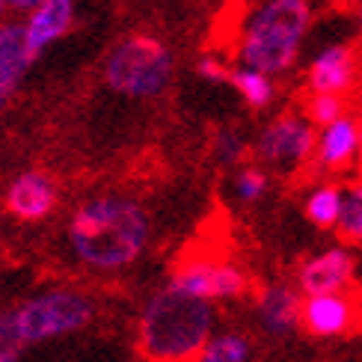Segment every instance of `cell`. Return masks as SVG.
<instances>
[{
	"mask_svg": "<svg viewBox=\"0 0 362 362\" xmlns=\"http://www.w3.org/2000/svg\"><path fill=\"white\" fill-rule=\"evenodd\" d=\"M71 21H74V0H39L36 6H30L27 21L21 27L33 57L48 48V45H54L59 36H66Z\"/></svg>",
	"mask_w": 362,
	"mask_h": 362,
	"instance_id": "cell-9",
	"label": "cell"
},
{
	"mask_svg": "<svg viewBox=\"0 0 362 362\" xmlns=\"http://www.w3.org/2000/svg\"><path fill=\"white\" fill-rule=\"evenodd\" d=\"M315 122L303 116H279L264 131L259 143H255V155H259L267 167L276 170H297L315 155L318 146V134L312 128Z\"/></svg>",
	"mask_w": 362,
	"mask_h": 362,
	"instance_id": "cell-6",
	"label": "cell"
},
{
	"mask_svg": "<svg viewBox=\"0 0 362 362\" xmlns=\"http://www.w3.org/2000/svg\"><path fill=\"white\" fill-rule=\"evenodd\" d=\"M250 339L240 333H217L205 341L196 362H250Z\"/></svg>",
	"mask_w": 362,
	"mask_h": 362,
	"instance_id": "cell-18",
	"label": "cell"
},
{
	"mask_svg": "<svg viewBox=\"0 0 362 362\" xmlns=\"http://www.w3.org/2000/svg\"><path fill=\"white\" fill-rule=\"evenodd\" d=\"M57 190L54 181L45 173H24L9 185L6 190V208L12 217H18L24 223L45 220L54 211Z\"/></svg>",
	"mask_w": 362,
	"mask_h": 362,
	"instance_id": "cell-11",
	"label": "cell"
},
{
	"mask_svg": "<svg viewBox=\"0 0 362 362\" xmlns=\"http://www.w3.org/2000/svg\"><path fill=\"white\" fill-rule=\"evenodd\" d=\"M300 309H303V303H300L294 288H288V285L264 288L259 297V318L270 336H288L300 324Z\"/></svg>",
	"mask_w": 362,
	"mask_h": 362,
	"instance_id": "cell-15",
	"label": "cell"
},
{
	"mask_svg": "<svg viewBox=\"0 0 362 362\" xmlns=\"http://www.w3.org/2000/svg\"><path fill=\"white\" fill-rule=\"evenodd\" d=\"M211 329H214L211 300L170 282L143 309L140 351L148 362H187L199 356L211 339Z\"/></svg>",
	"mask_w": 362,
	"mask_h": 362,
	"instance_id": "cell-2",
	"label": "cell"
},
{
	"mask_svg": "<svg viewBox=\"0 0 362 362\" xmlns=\"http://www.w3.org/2000/svg\"><path fill=\"white\" fill-rule=\"evenodd\" d=\"M359 158V122L354 116L344 113L336 122H329L318 134V146H315V160L318 167L329 173H341L354 167Z\"/></svg>",
	"mask_w": 362,
	"mask_h": 362,
	"instance_id": "cell-12",
	"label": "cell"
},
{
	"mask_svg": "<svg viewBox=\"0 0 362 362\" xmlns=\"http://www.w3.org/2000/svg\"><path fill=\"white\" fill-rule=\"evenodd\" d=\"M9 12V6H6V0H0V18H4V15Z\"/></svg>",
	"mask_w": 362,
	"mask_h": 362,
	"instance_id": "cell-26",
	"label": "cell"
},
{
	"mask_svg": "<svg viewBox=\"0 0 362 362\" xmlns=\"http://www.w3.org/2000/svg\"><path fill=\"white\" fill-rule=\"evenodd\" d=\"M264 190H267V175H264L262 170L247 167V170H240V173H238V178H235V193H238L244 202L262 199Z\"/></svg>",
	"mask_w": 362,
	"mask_h": 362,
	"instance_id": "cell-22",
	"label": "cell"
},
{
	"mask_svg": "<svg viewBox=\"0 0 362 362\" xmlns=\"http://www.w3.org/2000/svg\"><path fill=\"white\" fill-rule=\"evenodd\" d=\"M333 4H348V0H333Z\"/></svg>",
	"mask_w": 362,
	"mask_h": 362,
	"instance_id": "cell-28",
	"label": "cell"
},
{
	"mask_svg": "<svg viewBox=\"0 0 362 362\" xmlns=\"http://www.w3.org/2000/svg\"><path fill=\"white\" fill-rule=\"evenodd\" d=\"M173 285L205 300H229L247 291V276L226 262H190L173 276Z\"/></svg>",
	"mask_w": 362,
	"mask_h": 362,
	"instance_id": "cell-8",
	"label": "cell"
},
{
	"mask_svg": "<svg viewBox=\"0 0 362 362\" xmlns=\"http://www.w3.org/2000/svg\"><path fill=\"white\" fill-rule=\"evenodd\" d=\"M24 344L27 341L18 333L15 315L12 312H0V362H18Z\"/></svg>",
	"mask_w": 362,
	"mask_h": 362,
	"instance_id": "cell-21",
	"label": "cell"
},
{
	"mask_svg": "<svg viewBox=\"0 0 362 362\" xmlns=\"http://www.w3.org/2000/svg\"><path fill=\"white\" fill-rule=\"evenodd\" d=\"M247 152V143L240 134L235 131H220L217 134V140H214V155L220 163H226V167H232V163H238L240 158H244Z\"/></svg>",
	"mask_w": 362,
	"mask_h": 362,
	"instance_id": "cell-23",
	"label": "cell"
},
{
	"mask_svg": "<svg viewBox=\"0 0 362 362\" xmlns=\"http://www.w3.org/2000/svg\"><path fill=\"white\" fill-rule=\"evenodd\" d=\"M356 54L348 45H329L309 66V89L312 93H351L356 83Z\"/></svg>",
	"mask_w": 362,
	"mask_h": 362,
	"instance_id": "cell-10",
	"label": "cell"
},
{
	"mask_svg": "<svg viewBox=\"0 0 362 362\" xmlns=\"http://www.w3.org/2000/svg\"><path fill=\"white\" fill-rule=\"evenodd\" d=\"M339 235L351 244H362V181L344 187V205L339 217Z\"/></svg>",
	"mask_w": 362,
	"mask_h": 362,
	"instance_id": "cell-19",
	"label": "cell"
},
{
	"mask_svg": "<svg viewBox=\"0 0 362 362\" xmlns=\"http://www.w3.org/2000/svg\"><path fill=\"white\" fill-rule=\"evenodd\" d=\"M354 282V259L348 250H327L315 255L300 270V288L306 294H327V291H344Z\"/></svg>",
	"mask_w": 362,
	"mask_h": 362,
	"instance_id": "cell-13",
	"label": "cell"
},
{
	"mask_svg": "<svg viewBox=\"0 0 362 362\" xmlns=\"http://www.w3.org/2000/svg\"><path fill=\"white\" fill-rule=\"evenodd\" d=\"M196 71H199V78H205L211 83H223V81L232 78V71L226 69L217 57H202L199 63H196Z\"/></svg>",
	"mask_w": 362,
	"mask_h": 362,
	"instance_id": "cell-24",
	"label": "cell"
},
{
	"mask_svg": "<svg viewBox=\"0 0 362 362\" xmlns=\"http://www.w3.org/2000/svg\"><path fill=\"white\" fill-rule=\"evenodd\" d=\"M39 0H6V6L9 9H30V6H36Z\"/></svg>",
	"mask_w": 362,
	"mask_h": 362,
	"instance_id": "cell-25",
	"label": "cell"
},
{
	"mask_svg": "<svg viewBox=\"0 0 362 362\" xmlns=\"http://www.w3.org/2000/svg\"><path fill=\"white\" fill-rule=\"evenodd\" d=\"M312 24L309 0H264L244 21L238 39L240 66L259 69L264 74H282L294 66L300 45Z\"/></svg>",
	"mask_w": 362,
	"mask_h": 362,
	"instance_id": "cell-3",
	"label": "cell"
},
{
	"mask_svg": "<svg viewBox=\"0 0 362 362\" xmlns=\"http://www.w3.org/2000/svg\"><path fill=\"white\" fill-rule=\"evenodd\" d=\"M104 81L128 98H155L173 81V54L152 36H128L107 54Z\"/></svg>",
	"mask_w": 362,
	"mask_h": 362,
	"instance_id": "cell-4",
	"label": "cell"
},
{
	"mask_svg": "<svg viewBox=\"0 0 362 362\" xmlns=\"http://www.w3.org/2000/svg\"><path fill=\"white\" fill-rule=\"evenodd\" d=\"M359 321H362V300L348 288L327 291V294H306L303 309H300V324L312 336H321V339L351 333Z\"/></svg>",
	"mask_w": 362,
	"mask_h": 362,
	"instance_id": "cell-7",
	"label": "cell"
},
{
	"mask_svg": "<svg viewBox=\"0 0 362 362\" xmlns=\"http://www.w3.org/2000/svg\"><path fill=\"white\" fill-rule=\"evenodd\" d=\"M69 244L86 267L122 270L137 262L148 244V217L125 196H95L74 211Z\"/></svg>",
	"mask_w": 362,
	"mask_h": 362,
	"instance_id": "cell-1",
	"label": "cell"
},
{
	"mask_svg": "<svg viewBox=\"0 0 362 362\" xmlns=\"http://www.w3.org/2000/svg\"><path fill=\"white\" fill-rule=\"evenodd\" d=\"M12 315H15V324H18L21 339L27 344H36V341L59 339L83 329L93 321L95 306L81 291L57 288V291H45L39 297L24 300Z\"/></svg>",
	"mask_w": 362,
	"mask_h": 362,
	"instance_id": "cell-5",
	"label": "cell"
},
{
	"mask_svg": "<svg viewBox=\"0 0 362 362\" xmlns=\"http://www.w3.org/2000/svg\"><path fill=\"white\" fill-rule=\"evenodd\" d=\"M359 158H362V122H359Z\"/></svg>",
	"mask_w": 362,
	"mask_h": 362,
	"instance_id": "cell-27",
	"label": "cell"
},
{
	"mask_svg": "<svg viewBox=\"0 0 362 362\" xmlns=\"http://www.w3.org/2000/svg\"><path fill=\"white\" fill-rule=\"evenodd\" d=\"M229 83L240 93L250 107H267L270 101H274V81H270V74L259 71V69H250V66H240L232 71Z\"/></svg>",
	"mask_w": 362,
	"mask_h": 362,
	"instance_id": "cell-17",
	"label": "cell"
},
{
	"mask_svg": "<svg viewBox=\"0 0 362 362\" xmlns=\"http://www.w3.org/2000/svg\"><path fill=\"white\" fill-rule=\"evenodd\" d=\"M344 113H348V104H344V95H336V93H312L306 104V116L321 128L341 119Z\"/></svg>",
	"mask_w": 362,
	"mask_h": 362,
	"instance_id": "cell-20",
	"label": "cell"
},
{
	"mask_svg": "<svg viewBox=\"0 0 362 362\" xmlns=\"http://www.w3.org/2000/svg\"><path fill=\"white\" fill-rule=\"evenodd\" d=\"M341 205H344V190L341 187L318 185L306 196V217L315 226H321V229H333V226H339Z\"/></svg>",
	"mask_w": 362,
	"mask_h": 362,
	"instance_id": "cell-16",
	"label": "cell"
},
{
	"mask_svg": "<svg viewBox=\"0 0 362 362\" xmlns=\"http://www.w3.org/2000/svg\"><path fill=\"white\" fill-rule=\"evenodd\" d=\"M33 59V51L27 48L21 24H0V110L18 89L24 71Z\"/></svg>",
	"mask_w": 362,
	"mask_h": 362,
	"instance_id": "cell-14",
	"label": "cell"
}]
</instances>
